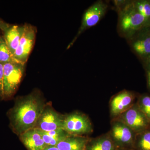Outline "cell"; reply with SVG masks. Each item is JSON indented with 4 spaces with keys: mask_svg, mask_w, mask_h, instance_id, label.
<instances>
[{
    "mask_svg": "<svg viewBox=\"0 0 150 150\" xmlns=\"http://www.w3.org/2000/svg\"><path fill=\"white\" fill-rule=\"evenodd\" d=\"M46 104L40 91L19 97L7 112L10 127L17 136L35 128Z\"/></svg>",
    "mask_w": 150,
    "mask_h": 150,
    "instance_id": "1",
    "label": "cell"
},
{
    "mask_svg": "<svg viewBox=\"0 0 150 150\" xmlns=\"http://www.w3.org/2000/svg\"><path fill=\"white\" fill-rule=\"evenodd\" d=\"M117 11L118 32L121 36L127 39L132 37L147 21L148 20L135 8L132 2L126 1Z\"/></svg>",
    "mask_w": 150,
    "mask_h": 150,
    "instance_id": "2",
    "label": "cell"
},
{
    "mask_svg": "<svg viewBox=\"0 0 150 150\" xmlns=\"http://www.w3.org/2000/svg\"><path fill=\"white\" fill-rule=\"evenodd\" d=\"M25 64L14 62L4 65V99H11L18 89L25 71Z\"/></svg>",
    "mask_w": 150,
    "mask_h": 150,
    "instance_id": "3",
    "label": "cell"
},
{
    "mask_svg": "<svg viewBox=\"0 0 150 150\" xmlns=\"http://www.w3.org/2000/svg\"><path fill=\"white\" fill-rule=\"evenodd\" d=\"M108 6L102 1H98L90 6L85 12L81 23L77 33L69 44L67 49L73 46L78 37L87 29L96 25L104 16Z\"/></svg>",
    "mask_w": 150,
    "mask_h": 150,
    "instance_id": "4",
    "label": "cell"
},
{
    "mask_svg": "<svg viewBox=\"0 0 150 150\" xmlns=\"http://www.w3.org/2000/svg\"><path fill=\"white\" fill-rule=\"evenodd\" d=\"M62 129L72 136H81L93 131L92 125L88 117L79 112L65 115Z\"/></svg>",
    "mask_w": 150,
    "mask_h": 150,
    "instance_id": "5",
    "label": "cell"
},
{
    "mask_svg": "<svg viewBox=\"0 0 150 150\" xmlns=\"http://www.w3.org/2000/svg\"><path fill=\"white\" fill-rule=\"evenodd\" d=\"M24 25V32L14 54L13 58L16 62L25 64L35 44L37 30L36 28L31 25Z\"/></svg>",
    "mask_w": 150,
    "mask_h": 150,
    "instance_id": "6",
    "label": "cell"
},
{
    "mask_svg": "<svg viewBox=\"0 0 150 150\" xmlns=\"http://www.w3.org/2000/svg\"><path fill=\"white\" fill-rule=\"evenodd\" d=\"M115 119L126 124L136 134L149 129V122L139 109L137 104H134Z\"/></svg>",
    "mask_w": 150,
    "mask_h": 150,
    "instance_id": "7",
    "label": "cell"
},
{
    "mask_svg": "<svg viewBox=\"0 0 150 150\" xmlns=\"http://www.w3.org/2000/svg\"><path fill=\"white\" fill-rule=\"evenodd\" d=\"M108 133L116 147L134 146L137 134L121 121L114 118L111 121V128Z\"/></svg>",
    "mask_w": 150,
    "mask_h": 150,
    "instance_id": "8",
    "label": "cell"
},
{
    "mask_svg": "<svg viewBox=\"0 0 150 150\" xmlns=\"http://www.w3.org/2000/svg\"><path fill=\"white\" fill-rule=\"evenodd\" d=\"M64 116L56 112L51 105H46L34 128L43 131L62 129Z\"/></svg>",
    "mask_w": 150,
    "mask_h": 150,
    "instance_id": "9",
    "label": "cell"
},
{
    "mask_svg": "<svg viewBox=\"0 0 150 150\" xmlns=\"http://www.w3.org/2000/svg\"><path fill=\"white\" fill-rule=\"evenodd\" d=\"M135 98L133 92L125 90L114 95L110 101L111 116L113 118H116L128 110L134 104Z\"/></svg>",
    "mask_w": 150,
    "mask_h": 150,
    "instance_id": "10",
    "label": "cell"
},
{
    "mask_svg": "<svg viewBox=\"0 0 150 150\" xmlns=\"http://www.w3.org/2000/svg\"><path fill=\"white\" fill-rule=\"evenodd\" d=\"M20 139L28 150H43L47 147L41 131L33 128L20 135Z\"/></svg>",
    "mask_w": 150,
    "mask_h": 150,
    "instance_id": "11",
    "label": "cell"
},
{
    "mask_svg": "<svg viewBox=\"0 0 150 150\" xmlns=\"http://www.w3.org/2000/svg\"><path fill=\"white\" fill-rule=\"evenodd\" d=\"M24 29L25 25H23L9 26L4 30V38L13 56L18 47Z\"/></svg>",
    "mask_w": 150,
    "mask_h": 150,
    "instance_id": "12",
    "label": "cell"
},
{
    "mask_svg": "<svg viewBox=\"0 0 150 150\" xmlns=\"http://www.w3.org/2000/svg\"><path fill=\"white\" fill-rule=\"evenodd\" d=\"M89 139L82 136H70L59 143V150H86Z\"/></svg>",
    "mask_w": 150,
    "mask_h": 150,
    "instance_id": "13",
    "label": "cell"
},
{
    "mask_svg": "<svg viewBox=\"0 0 150 150\" xmlns=\"http://www.w3.org/2000/svg\"><path fill=\"white\" fill-rule=\"evenodd\" d=\"M116 146L109 133L89 140L86 150H116Z\"/></svg>",
    "mask_w": 150,
    "mask_h": 150,
    "instance_id": "14",
    "label": "cell"
},
{
    "mask_svg": "<svg viewBox=\"0 0 150 150\" xmlns=\"http://www.w3.org/2000/svg\"><path fill=\"white\" fill-rule=\"evenodd\" d=\"M40 131L43 141L47 146H56L59 143L67 137L72 136L63 129H57L50 131Z\"/></svg>",
    "mask_w": 150,
    "mask_h": 150,
    "instance_id": "15",
    "label": "cell"
},
{
    "mask_svg": "<svg viewBox=\"0 0 150 150\" xmlns=\"http://www.w3.org/2000/svg\"><path fill=\"white\" fill-rule=\"evenodd\" d=\"M131 46L135 53L142 56L150 57V36L142 38L131 41Z\"/></svg>",
    "mask_w": 150,
    "mask_h": 150,
    "instance_id": "16",
    "label": "cell"
},
{
    "mask_svg": "<svg viewBox=\"0 0 150 150\" xmlns=\"http://www.w3.org/2000/svg\"><path fill=\"white\" fill-rule=\"evenodd\" d=\"M150 129L136 134L133 146L136 150H150Z\"/></svg>",
    "mask_w": 150,
    "mask_h": 150,
    "instance_id": "17",
    "label": "cell"
},
{
    "mask_svg": "<svg viewBox=\"0 0 150 150\" xmlns=\"http://www.w3.org/2000/svg\"><path fill=\"white\" fill-rule=\"evenodd\" d=\"M17 62L7 45L4 36L0 37V63L3 64Z\"/></svg>",
    "mask_w": 150,
    "mask_h": 150,
    "instance_id": "18",
    "label": "cell"
},
{
    "mask_svg": "<svg viewBox=\"0 0 150 150\" xmlns=\"http://www.w3.org/2000/svg\"><path fill=\"white\" fill-rule=\"evenodd\" d=\"M137 104L150 123V96H143L140 98Z\"/></svg>",
    "mask_w": 150,
    "mask_h": 150,
    "instance_id": "19",
    "label": "cell"
},
{
    "mask_svg": "<svg viewBox=\"0 0 150 150\" xmlns=\"http://www.w3.org/2000/svg\"><path fill=\"white\" fill-rule=\"evenodd\" d=\"M133 6L140 14L147 19L150 18V2L147 1L132 2Z\"/></svg>",
    "mask_w": 150,
    "mask_h": 150,
    "instance_id": "20",
    "label": "cell"
},
{
    "mask_svg": "<svg viewBox=\"0 0 150 150\" xmlns=\"http://www.w3.org/2000/svg\"><path fill=\"white\" fill-rule=\"evenodd\" d=\"M4 64L0 63V99H4V88H3V80H4Z\"/></svg>",
    "mask_w": 150,
    "mask_h": 150,
    "instance_id": "21",
    "label": "cell"
},
{
    "mask_svg": "<svg viewBox=\"0 0 150 150\" xmlns=\"http://www.w3.org/2000/svg\"><path fill=\"white\" fill-rule=\"evenodd\" d=\"M148 64L147 68V75L148 85L150 88V59Z\"/></svg>",
    "mask_w": 150,
    "mask_h": 150,
    "instance_id": "22",
    "label": "cell"
},
{
    "mask_svg": "<svg viewBox=\"0 0 150 150\" xmlns=\"http://www.w3.org/2000/svg\"><path fill=\"white\" fill-rule=\"evenodd\" d=\"M9 26L8 25L6 24L0 20V28L3 30L4 31Z\"/></svg>",
    "mask_w": 150,
    "mask_h": 150,
    "instance_id": "23",
    "label": "cell"
},
{
    "mask_svg": "<svg viewBox=\"0 0 150 150\" xmlns=\"http://www.w3.org/2000/svg\"><path fill=\"white\" fill-rule=\"evenodd\" d=\"M43 150H59L56 146H48L46 147L45 149Z\"/></svg>",
    "mask_w": 150,
    "mask_h": 150,
    "instance_id": "24",
    "label": "cell"
},
{
    "mask_svg": "<svg viewBox=\"0 0 150 150\" xmlns=\"http://www.w3.org/2000/svg\"><path fill=\"white\" fill-rule=\"evenodd\" d=\"M149 59H150V57L149 58Z\"/></svg>",
    "mask_w": 150,
    "mask_h": 150,
    "instance_id": "25",
    "label": "cell"
},
{
    "mask_svg": "<svg viewBox=\"0 0 150 150\" xmlns=\"http://www.w3.org/2000/svg\"></svg>",
    "mask_w": 150,
    "mask_h": 150,
    "instance_id": "26",
    "label": "cell"
}]
</instances>
